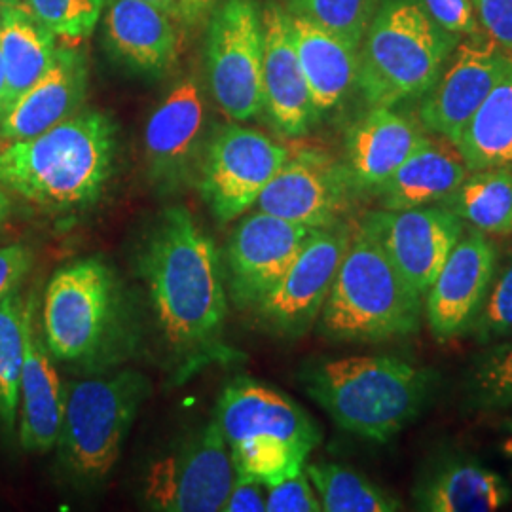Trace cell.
<instances>
[{"mask_svg":"<svg viewBox=\"0 0 512 512\" xmlns=\"http://www.w3.org/2000/svg\"><path fill=\"white\" fill-rule=\"evenodd\" d=\"M141 275L156 323L188 359L219 346L228 315L219 251L184 207H167L145 239Z\"/></svg>","mask_w":512,"mask_h":512,"instance_id":"obj_1","label":"cell"},{"mask_svg":"<svg viewBox=\"0 0 512 512\" xmlns=\"http://www.w3.org/2000/svg\"><path fill=\"white\" fill-rule=\"evenodd\" d=\"M116 126L107 114H73L37 137L0 148V186L50 213L92 207L109 183Z\"/></svg>","mask_w":512,"mask_h":512,"instance_id":"obj_2","label":"cell"},{"mask_svg":"<svg viewBox=\"0 0 512 512\" xmlns=\"http://www.w3.org/2000/svg\"><path fill=\"white\" fill-rule=\"evenodd\" d=\"M304 387L334 423L363 439L387 442L416 420L429 399L433 374L389 355H357L315 363Z\"/></svg>","mask_w":512,"mask_h":512,"instance_id":"obj_3","label":"cell"},{"mask_svg":"<svg viewBox=\"0 0 512 512\" xmlns=\"http://www.w3.org/2000/svg\"><path fill=\"white\" fill-rule=\"evenodd\" d=\"M423 296L380 243L353 228L346 255L321 310L319 330L336 342H380L420 327Z\"/></svg>","mask_w":512,"mask_h":512,"instance_id":"obj_4","label":"cell"},{"mask_svg":"<svg viewBox=\"0 0 512 512\" xmlns=\"http://www.w3.org/2000/svg\"><path fill=\"white\" fill-rule=\"evenodd\" d=\"M217 423L226 439L236 473L266 488L304 471L321 440L310 414L272 387L238 380L224 389Z\"/></svg>","mask_w":512,"mask_h":512,"instance_id":"obj_5","label":"cell"},{"mask_svg":"<svg viewBox=\"0 0 512 512\" xmlns=\"http://www.w3.org/2000/svg\"><path fill=\"white\" fill-rule=\"evenodd\" d=\"M458 38L416 0H385L359 48L357 88L370 107H395L433 88Z\"/></svg>","mask_w":512,"mask_h":512,"instance_id":"obj_6","label":"cell"},{"mask_svg":"<svg viewBox=\"0 0 512 512\" xmlns=\"http://www.w3.org/2000/svg\"><path fill=\"white\" fill-rule=\"evenodd\" d=\"M147 395V378L135 370L78 380L65 387L63 420L55 446L74 480L97 484L109 476Z\"/></svg>","mask_w":512,"mask_h":512,"instance_id":"obj_7","label":"cell"},{"mask_svg":"<svg viewBox=\"0 0 512 512\" xmlns=\"http://www.w3.org/2000/svg\"><path fill=\"white\" fill-rule=\"evenodd\" d=\"M122 325L124 294L107 262L84 258L55 272L44 294L42 336L57 361H103Z\"/></svg>","mask_w":512,"mask_h":512,"instance_id":"obj_8","label":"cell"},{"mask_svg":"<svg viewBox=\"0 0 512 512\" xmlns=\"http://www.w3.org/2000/svg\"><path fill=\"white\" fill-rule=\"evenodd\" d=\"M262 8L258 0H222L205 37L209 90L232 122H247L264 109Z\"/></svg>","mask_w":512,"mask_h":512,"instance_id":"obj_9","label":"cell"},{"mask_svg":"<svg viewBox=\"0 0 512 512\" xmlns=\"http://www.w3.org/2000/svg\"><path fill=\"white\" fill-rule=\"evenodd\" d=\"M236 476L219 423L211 420L148 467L145 501L152 511L217 512Z\"/></svg>","mask_w":512,"mask_h":512,"instance_id":"obj_10","label":"cell"},{"mask_svg":"<svg viewBox=\"0 0 512 512\" xmlns=\"http://www.w3.org/2000/svg\"><path fill=\"white\" fill-rule=\"evenodd\" d=\"M289 158V148L256 129L228 124L203 148L198 188L219 222H232L255 207L258 196Z\"/></svg>","mask_w":512,"mask_h":512,"instance_id":"obj_11","label":"cell"},{"mask_svg":"<svg viewBox=\"0 0 512 512\" xmlns=\"http://www.w3.org/2000/svg\"><path fill=\"white\" fill-rule=\"evenodd\" d=\"M351 232L344 222L311 232L289 270L256 306L270 329L283 336H302L310 329L327 302Z\"/></svg>","mask_w":512,"mask_h":512,"instance_id":"obj_12","label":"cell"},{"mask_svg":"<svg viewBox=\"0 0 512 512\" xmlns=\"http://www.w3.org/2000/svg\"><path fill=\"white\" fill-rule=\"evenodd\" d=\"M359 226L380 243L423 298L463 236V220L442 203L401 211H368Z\"/></svg>","mask_w":512,"mask_h":512,"instance_id":"obj_13","label":"cell"},{"mask_svg":"<svg viewBox=\"0 0 512 512\" xmlns=\"http://www.w3.org/2000/svg\"><path fill=\"white\" fill-rule=\"evenodd\" d=\"M353 192L357 188L346 165L319 150H300L289 152L287 162L258 196L255 209L308 228H327L340 222Z\"/></svg>","mask_w":512,"mask_h":512,"instance_id":"obj_14","label":"cell"},{"mask_svg":"<svg viewBox=\"0 0 512 512\" xmlns=\"http://www.w3.org/2000/svg\"><path fill=\"white\" fill-rule=\"evenodd\" d=\"M450 65L442 69L433 88L421 103V126L454 145L461 131L503 74L512 59L488 37L459 40L450 55Z\"/></svg>","mask_w":512,"mask_h":512,"instance_id":"obj_15","label":"cell"},{"mask_svg":"<svg viewBox=\"0 0 512 512\" xmlns=\"http://www.w3.org/2000/svg\"><path fill=\"white\" fill-rule=\"evenodd\" d=\"M313 230L317 228L262 211L239 220L226 243L228 289L239 308L260 304L289 270Z\"/></svg>","mask_w":512,"mask_h":512,"instance_id":"obj_16","label":"cell"},{"mask_svg":"<svg viewBox=\"0 0 512 512\" xmlns=\"http://www.w3.org/2000/svg\"><path fill=\"white\" fill-rule=\"evenodd\" d=\"M207 105L194 76L179 80L154 109L145 128V154L152 181L175 190L198 173L205 148Z\"/></svg>","mask_w":512,"mask_h":512,"instance_id":"obj_17","label":"cell"},{"mask_svg":"<svg viewBox=\"0 0 512 512\" xmlns=\"http://www.w3.org/2000/svg\"><path fill=\"white\" fill-rule=\"evenodd\" d=\"M495 275L494 243L482 232L461 236L425 294L427 325L448 342L471 329Z\"/></svg>","mask_w":512,"mask_h":512,"instance_id":"obj_18","label":"cell"},{"mask_svg":"<svg viewBox=\"0 0 512 512\" xmlns=\"http://www.w3.org/2000/svg\"><path fill=\"white\" fill-rule=\"evenodd\" d=\"M262 31V110L279 133L300 137L319 116L296 54L291 16L279 2L270 0L262 6Z\"/></svg>","mask_w":512,"mask_h":512,"instance_id":"obj_19","label":"cell"},{"mask_svg":"<svg viewBox=\"0 0 512 512\" xmlns=\"http://www.w3.org/2000/svg\"><path fill=\"white\" fill-rule=\"evenodd\" d=\"M88 82L86 54L69 46L57 48L50 69L0 114V141H25L71 118L86 99Z\"/></svg>","mask_w":512,"mask_h":512,"instance_id":"obj_20","label":"cell"},{"mask_svg":"<svg viewBox=\"0 0 512 512\" xmlns=\"http://www.w3.org/2000/svg\"><path fill=\"white\" fill-rule=\"evenodd\" d=\"M65 406V387L55 370L52 353L38 332L35 296L25 311V359L19 382V442L23 450L44 454L57 444Z\"/></svg>","mask_w":512,"mask_h":512,"instance_id":"obj_21","label":"cell"},{"mask_svg":"<svg viewBox=\"0 0 512 512\" xmlns=\"http://www.w3.org/2000/svg\"><path fill=\"white\" fill-rule=\"evenodd\" d=\"M427 139L425 128L393 107H370L349 129L346 141V167L355 188L374 192Z\"/></svg>","mask_w":512,"mask_h":512,"instance_id":"obj_22","label":"cell"},{"mask_svg":"<svg viewBox=\"0 0 512 512\" xmlns=\"http://www.w3.org/2000/svg\"><path fill=\"white\" fill-rule=\"evenodd\" d=\"M105 38L112 55L131 71L164 74L177 59L179 38L164 10L143 0H107Z\"/></svg>","mask_w":512,"mask_h":512,"instance_id":"obj_23","label":"cell"},{"mask_svg":"<svg viewBox=\"0 0 512 512\" xmlns=\"http://www.w3.org/2000/svg\"><path fill=\"white\" fill-rule=\"evenodd\" d=\"M294 46L317 116L338 109L357 88L359 48L304 16L291 14Z\"/></svg>","mask_w":512,"mask_h":512,"instance_id":"obj_24","label":"cell"},{"mask_svg":"<svg viewBox=\"0 0 512 512\" xmlns=\"http://www.w3.org/2000/svg\"><path fill=\"white\" fill-rule=\"evenodd\" d=\"M459 148L444 139L429 137L374 194L382 209L401 211L444 203L469 175Z\"/></svg>","mask_w":512,"mask_h":512,"instance_id":"obj_25","label":"cell"},{"mask_svg":"<svg viewBox=\"0 0 512 512\" xmlns=\"http://www.w3.org/2000/svg\"><path fill=\"white\" fill-rule=\"evenodd\" d=\"M414 499L425 512H492L511 501L512 490L503 476L476 461L448 459L421 478Z\"/></svg>","mask_w":512,"mask_h":512,"instance_id":"obj_26","label":"cell"},{"mask_svg":"<svg viewBox=\"0 0 512 512\" xmlns=\"http://www.w3.org/2000/svg\"><path fill=\"white\" fill-rule=\"evenodd\" d=\"M57 37L18 0H0V52L6 69V107L50 69Z\"/></svg>","mask_w":512,"mask_h":512,"instance_id":"obj_27","label":"cell"},{"mask_svg":"<svg viewBox=\"0 0 512 512\" xmlns=\"http://www.w3.org/2000/svg\"><path fill=\"white\" fill-rule=\"evenodd\" d=\"M456 147L469 171L512 169V65L467 122Z\"/></svg>","mask_w":512,"mask_h":512,"instance_id":"obj_28","label":"cell"},{"mask_svg":"<svg viewBox=\"0 0 512 512\" xmlns=\"http://www.w3.org/2000/svg\"><path fill=\"white\" fill-rule=\"evenodd\" d=\"M463 224L486 236L512 234V169L471 171L458 190L442 203Z\"/></svg>","mask_w":512,"mask_h":512,"instance_id":"obj_29","label":"cell"},{"mask_svg":"<svg viewBox=\"0 0 512 512\" xmlns=\"http://www.w3.org/2000/svg\"><path fill=\"white\" fill-rule=\"evenodd\" d=\"M321 507L327 512H395L403 509L399 497L389 494L365 475L338 463L304 465Z\"/></svg>","mask_w":512,"mask_h":512,"instance_id":"obj_30","label":"cell"},{"mask_svg":"<svg viewBox=\"0 0 512 512\" xmlns=\"http://www.w3.org/2000/svg\"><path fill=\"white\" fill-rule=\"evenodd\" d=\"M27 300L16 293L0 302V427L14 431L18 420L19 382L25 359Z\"/></svg>","mask_w":512,"mask_h":512,"instance_id":"obj_31","label":"cell"},{"mask_svg":"<svg viewBox=\"0 0 512 512\" xmlns=\"http://www.w3.org/2000/svg\"><path fill=\"white\" fill-rule=\"evenodd\" d=\"M382 0H289V12L361 48Z\"/></svg>","mask_w":512,"mask_h":512,"instance_id":"obj_32","label":"cell"},{"mask_svg":"<svg viewBox=\"0 0 512 512\" xmlns=\"http://www.w3.org/2000/svg\"><path fill=\"white\" fill-rule=\"evenodd\" d=\"M469 404L482 410L512 406V340L490 349L467 380Z\"/></svg>","mask_w":512,"mask_h":512,"instance_id":"obj_33","label":"cell"},{"mask_svg":"<svg viewBox=\"0 0 512 512\" xmlns=\"http://www.w3.org/2000/svg\"><path fill=\"white\" fill-rule=\"evenodd\" d=\"M55 37L82 40L95 31L107 0H18Z\"/></svg>","mask_w":512,"mask_h":512,"instance_id":"obj_34","label":"cell"},{"mask_svg":"<svg viewBox=\"0 0 512 512\" xmlns=\"http://www.w3.org/2000/svg\"><path fill=\"white\" fill-rule=\"evenodd\" d=\"M469 330L480 344L512 334V260L494 275Z\"/></svg>","mask_w":512,"mask_h":512,"instance_id":"obj_35","label":"cell"},{"mask_svg":"<svg viewBox=\"0 0 512 512\" xmlns=\"http://www.w3.org/2000/svg\"><path fill=\"white\" fill-rule=\"evenodd\" d=\"M423 8L440 29L458 40L486 37L471 0H423Z\"/></svg>","mask_w":512,"mask_h":512,"instance_id":"obj_36","label":"cell"},{"mask_svg":"<svg viewBox=\"0 0 512 512\" xmlns=\"http://www.w3.org/2000/svg\"><path fill=\"white\" fill-rule=\"evenodd\" d=\"M321 499L311 488L310 478L302 471L274 486H268L266 512H321Z\"/></svg>","mask_w":512,"mask_h":512,"instance_id":"obj_37","label":"cell"},{"mask_svg":"<svg viewBox=\"0 0 512 512\" xmlns=\"http://www.w3.org/2000/svg\"><path fill=\"white\" fill-rule=\"evenodd\" d=\"M484 33L512 59V0H471Z\"/></svg>","mask_w":512,"mask_h":512,"instance_id":"obj_38","label":"cell"},{"mask_svg":"<svg viewBox=\"0 0 512 512\" xmlns=\"http://www.w3.org/2000/svg\"><path fill=\"white\" fill-rule=\"evenodd\" d=\"M35 264V253L23 243L0 247V302L16 293Z\"/></svg>","mask_w":512,"mask_h":512,"instance_id":"obj_39","label":"cell"},{"mask_svg":"<svg viewBox=\"0 0 512 512\" xmlns=\"http://www.w3.org/2000/svg\"><path fill=\"white\" fill-rule=\"evenodd\" d=\"M266 488L262 482L249 476H236L232 490L226 497L220 512H264L266 511Z\"/></svg>","mask_w":512,"mask_h":512,"instance_id":"obj_40","label":"cell"},{"mask_svg":"<svg viewBox=\"0 0 512 512\" xmlns=\"http://www.w3.org/2000/svg\"><path fill=\"white\" fill-rule=\"evenodd\" d=\"M215 0H179L177 16L183 19L186 25H194L205 16V12L213 6Z\"/></svg>","mask_w":512,"mask_h":512,"instance_id":"obj_41","label":"cell"},{"mask_svg":"<svg viewBox=\"0 0 512 512\" xmlns=\"http://www.w3.org/2000/svg\"><path fill=\"white\" fill-rule=\"evenodd\" d=\"M10 215H12V200L8 196V190L0 186V226L10 219Z\"/></svg>","mask_w":512,"mask_h":512,"instance_id":"obj_42","label":"cell"},{"mask_svg":"<svg viewBox=\"0 0 512 512\" xmlns=\"http://www.w3.org/2000/svg\"><path fill=\"white\" fill-rule=\"evenodd\" d=\"M503 429H505V437L501 440V450L512 461V420L505 421Z\"/></svg>","mask_w":512,"mask_h":512,"instance_id":"obj_43","label":"cell"},{"mask_svg":"<svg viewBox=\"0 0 512 512\" xmlns=\"http://www.w3.org/2000/svg\"><path fill=\"white\" fill-rule=\"evenodd\" d=\"M143 2H148V4H152V6H156V8H160V10H164L165 14H169V16H177V6H179V0H143Z\"/></svg>","mask_w":512,"mask_h":512,"instance_id":"obj_44","label":"cell"},{"mask_svg":"<svg viewBox=\"0 0 512 512\" xmlns=\"http://www.w3.org/2000/svg\"><path fill=\"white\" fill-rule=\"evenodd\" d=\"M4 107H6V69H4L2 52H0V114L4 112Z\"/></svg>","mask_w":512,"mask_h":512,"instance_id":"obj_45","label":"cell"}]
</instances>
